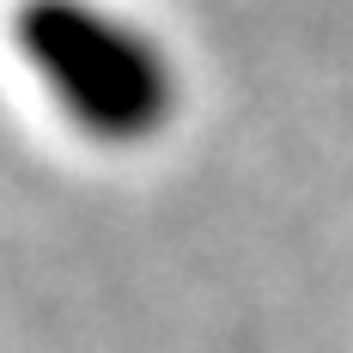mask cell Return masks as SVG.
Wrapping results in <instances>:
<instances>
[{"mask_svg": "<svg viewBox=\"0 0 353 353\" xmlns=\"http://www.w3.org/2000/svg\"><path fill=\"white\" fill-rule=\"evenodd\" d=\"M19 43L92 141L134 146L171 122L176 73L128 19L85 0H31L19 12Z\"/></svg>", "mask_w": 353, "mask_h": 353, "instance_id": "obj_1", "label": "cell"}]
</instances>
